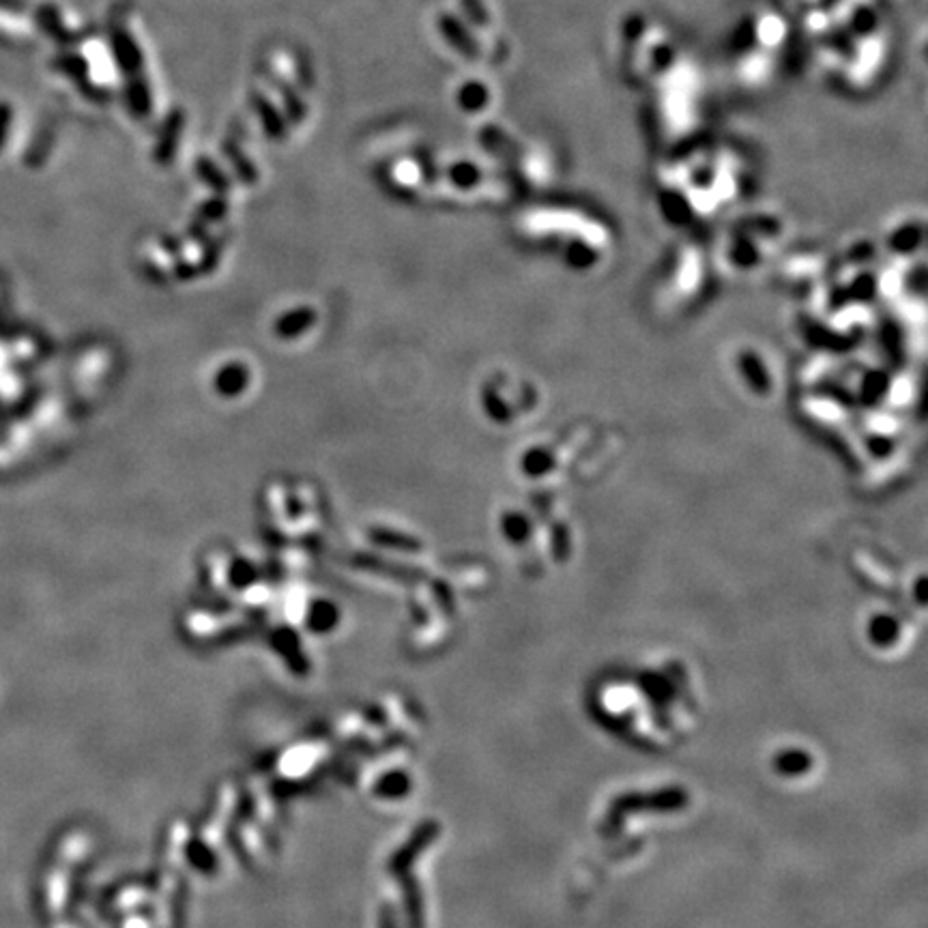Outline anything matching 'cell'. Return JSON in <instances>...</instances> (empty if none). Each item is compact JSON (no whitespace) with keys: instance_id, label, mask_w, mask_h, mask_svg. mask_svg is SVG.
Instances as JSON below:
<instances>
[{"instance_id":"cell-1","label":"cell","mask_w":928,"mask_h":928,"mask_svg":"<svg viewBox=\"0 0 928 928\" xmlns=\"http://www.w3.org/2000/svg\"><path fill=\"white\" fill-rule=\"evenodd\" d=\"M808 765H810L808 754L799 753V750H787V753L780 754V759H778V769L783 774L798 776L799 772H804Z\"/></svg>"}]
</instances>
